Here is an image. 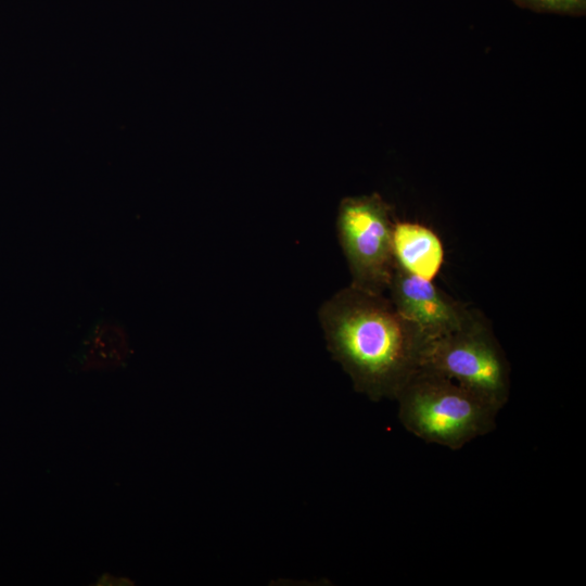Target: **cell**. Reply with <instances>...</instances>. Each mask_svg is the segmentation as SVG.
I'll return each instance as SVG.
<instances>
[{"mask_svg": "<svg viewBox=\"0 0 586 586\" xmlns=\"http://www.w3.org/2000/svg\"><path fill=\"white\" fill-rule=\"evenodd\" d=\"M318 317L333 359L371 400L395 399L420 367L426 340L386 294L349 284L320 306Z\"/></svg>", "mask_w": 586, "mask_h": 586, "instance_id": "cell-1", "label": "cell"}, {"mask_svg": "<svg viewBox=\"0 0 586 586\" xmlns=\"http://www.w3.org/2000/svg\"><path fill=\"white\" fill-rule=\"evenodd\" d=\"M127 578H119L115 577L113 575H104L102 578L99 579L98 585H132V583Z\"/></svg>", "mask_w": 586, "mask_h": 586, "instance_id": "cell-9", "label": "cell"}, {"mask_svg": "<svg viewBox=\"0 0 586 586\" xmlns=\"http://www.w3.org/2000/svg\"><path fill=\"white\" fill-rule=\"evenodd\" d=\"M398 419L418 438L461 449L496 428L498 410L450 379L419 367L399 390Z\"/></svg>", "mask_w": 586, "mask_h": 586, "instance_id": "cell-2", "label": "cell"}, {"mask_svg": "<svg viewBox=\"0 0 586 586\" xmlns=\"http://www.w3.org/2000/svg\"><path fill=\"white\" fill-rule=\"evenodd\" d=\"M518 7L538 13H557L582 16L586 12V0H512Z\"/></svg>", "mask_w": 586, "mask_h": 586, "instance_id": "cell-8", "label": "cell"}, {"mask_svg": "<svg viewBox=\"0 0 586 586\" xmlns=\"http://www.w3.org/2000/svg\"><path fill=\"white\" fill-rule=\"evenodd\" d=\"M130 355L129 336L125 328L114 320H102L91 330L80 360L84 371L113 370Z\"/></svg>", "mask_w": 586, "mask_h": 586, "instance_id": "cell-7", "label": "cell"}, {"mask_svg": "<svg viewBox=\"0 0 586 586\" xmlns=\"http://www.w3.org/2000/svg\"><path fill=\"white\" fill-rule=\"evenodd\" d=\"M393 207L378 193L341 201L336 232L352 277L351 284L386 294L393 269Z\"/></svg>", "mask_w": 586, "mask_h": 586, "instance_id": "cell-4", "label": "cell"}, {"mask_svg": "<svg viewBox=\"0 0 586 586\" xmlns=\"http://www.w3.org/2000/svg\"><path fill=\"white\" fill-rule=\"evenodd\" d=\"M386 293L426 342L460 329L476 311L447 295L433 281L397 268L393 269Z\"/></svg>", "mask_w": 586, "mask_h": 586, "instance_id": "cell-5", "label": "cell"}, {"mask_svg": "<svg viewBox=\"0 0 586 586\" xmlns=\"http://www.w3.org/2000/svg\"><path fill=\"white\" fill-rule=\"evenodd\" d=\"M394 268L433 281L445 260L442 239L417 221L395 220L392 237Z\"/></svg>", "mask_w": 586, "mask_h": 586, "instance_id": "cell-6", "label": "cell"}, {"mask_svg": "<svg viewBox=\"0 0 586 586\" xmlns=\"http://www.w3.org/2000/svg\"><path fill=\"white\" fill-rule=\"evenodd\" d=\"M420 367L450 379L498 411L509 399V362L479 310L460 329L426 342Z\"/></svg>", "mask_w": 586, "mask_h": 586, "instance_id": "cell-3", "label": "cell"}]
</instances>
